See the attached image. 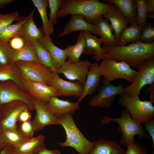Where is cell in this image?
Instances as JSON below:
<instances>
[{"label": "cell", "mask_w": 154, "mask_h": 154, "mask_svg": "<svg viewBox=\"0 0 154 154\" xmlns=\"http://www.w3.org/2000/svg\"><path fill=\"white\" fill-rule=\"evenodd\" d=\"M118 103L129 112L132 118L141 123L153 119L154 107L150 101H142L124 93L120 95Z\"/></svg>", "instance_id": "5"}, {"label": "cell", "mask_w": 154, "mask_h": 154, "mask_svg": "<svg viewBox=\"0 0 154 154\" xmlns=\"http://www.w3.org/2000/svg\"><path fill=\"white\" fill-rule=\"evenodd\" d=\"M85 46L84 32L80 31L76 43L73 45H68L64 49L68 60L76 62L80 60L81 56L84 53Z\"/></svg>", "instance_id": "27"}, {"label": "cell", "mask_w": 154, "mask_h": 154, "mask_svg": "<svg viewBox=\"0 0 154 154\" xmlns=\"http://www.w3.org/2000/svg\"><path fill=\"white\" fill-rule=\"evenodd\" d=\"M137 70L130 84L124 88V93L135 97H139L141 90L145 85L154 84V56L144 61Z\"/></svg>", "instance_id": "8"}, {"label": "cell", "mask_w": 154, "mask_h": 154, "mask_svg": "<svg viewBox=\"0 0 154 154\" xmlns=\"http://www.w3.org/2000/svg\"><path fill=\"white\" fill-rule=\"evenodd\" d=\"M142 27L137 24H130L122 31L117 41V46L126 45L129 42H134L140 40Z\"/></svg>", "instance_id": "29"}, {"label": "cell", "mask_w": 154, "mask_h": 154, "mask_svg": "<svg viewBox=\"0 0 154 154\" xmlns=\"http://www.w3.org/2000/svg\"><path fill=\"white\" fill-rule=\"evenodd\" d=\"M84 33L86 42L84 53L86 55L96 56L102 55L106 52L105 49L101 46L103 41L101 38H98L88 32H84Z\"/></svg>", "instance_id": "25"}, {"label": "cell", "mask_w": 154, "mask_h": 154, "mask_svg": "<svg viewBox=\"0 0 154 154\" xmlns=\"http://www.w3.org/2000/svg\"><path fill=\"white\" fill-rule=\"evenodd\" d=\"M59 124L64 128L66 136L65 141L58 142L62 147H70L74 149L79 154H88L92 150L94 142L88 139L78 129L72 117L69 114L58 119Z\"/></svg>", "instance_id": "4"}, {"label": "cell", "mask_w": 154, "mask_h": 154, "mask_svg": "<svg viewBox=\"0 0 154 154\" xmlns=\"http://www.w3.org/2000/svg\"><path fill=\"white\" fill-rule=\"evenodd\" d=\"M35 9L31 12L23 23L21 37L25 40L31 42L39 41L44 36L43 30L37 27L34 19V14Z\"/></svg>", "instance_id": "23"}, {"label": "cell", "mask_w": 154, "mask_h": 154, "mask_svg": "<svg viewBox=\"0 0 154 154\" xmlns=\"http://www.w3.org/2000/svg\"><path fill=\"white\" fill-rule=\"evenodd\" d=\"M45 137L40 135L33 137L14 148L15 154H33L36 150L44 143Z\"/></svg>", "instance_id": "31"}, {"label": "cell", "mask_w": 154, "mask_h": 154, "mask_svg": "<svg viewBox=\"0 0 154 154\" xmlns=\"http://www.w3.org/2000/svg\"><path fill=\"white\" fill-rule=\"evenodd\" d=\"M6 145L4 143L1 137L0 132V152Z\"/></svg>", "instance_id": "50"}, {"label": "cell", "mask_w": 154, "mask_h": 154, "mask_svg": "<svg viewBox=\"0 0 154 154\" xmlns=\"http://www.w3.org/2000/svg\"><path fill=\"white\" fill-rule=\"evenodd\" d=\"M125 154H147L146 148L140 143L135 141L128 144Z\"/></svg>", "instance_id": "41"}, {"label": "cell", "mask_w": 154, "mask_h": 154, "mask_svg": "<svg viewBox=\"0 0 154 154\" xmlns=\"http://www.w3.org/2000/svg\"><path fill=\"white\" fill-rule=\"evenodd\" d=\"M27 108L30 110L26 104L20 101L0 105V131L17 129L16 123L19 116Z\"/></svg>", "instance_id": "10"}, {"label": "cell", "mask_w": 154, "mask_h": 154, "mask_svg": "<svg viewBox=\"0 0 154 154\" xmlns=\"http://www.w3.org/2000/svg\"><path fill=\"white\" fill-rule=\"evenodd\" d=\"M40 14L42 24V30L44 35L50 36L54 31L53 25L48 18L47 9L48 7V0H32Z\"/></svg>", "instance_id": "28"}, {"label": "cell", "mask_w": 154, "mask_h": 154, "mask_svg": "<svg viewBox=\"0 0 154 154\" xmlns=\"http://www.w3.org/2000/svg\"><path fill=\"white\" fill-rule=\"evenodd\" d=\"M23 86L24 90L33 98L46 104L52 97L58 96L54 87L42 83L23 79Z\"/></svg>", "instance_id": "14"}, {"label": "cell", "mask_w": 154, "mask_h": 154, "mask_svg": "<svg viewBox=\"0 0 154 154\" xmlns=\"http://www.w3.org/2000/svg\"><path fill=\"white\" fill-rule=\"evenodd\" d=\"M103 18L109 20L114 31L115 39L117 41L123 29L129 24L127 19L117 7L103 15Z\"/></svg>", "instance_id": "21"}, {"label": "cell", "mask_w": 154, "mask_h": 154, "mask_svg": "<svg viewBox=\"0 0 154 154\" xmlns=\"http://www.w3.org/2000/svg\"><path fill=\"white\" fill-rule=\"evenodd\" d=\"M23 80L19 69L15 63L12 62L7 65L0 66V82L13 81L24 90Z\"/></svg>", "instance_id": "26"}, {"label": "cell", "mask_w": 154, "mask_h": 154, "mask_svg": "<svg viewBox=\"0 0 154 154\" xmlns=\"http://www.w3.org/2000/svg\"><path fill=\"white\" fill-rule=\"evenodd\" d=\"M147 11V17L154 18V0H146Z\"/></svg>", "instance_id": "46"}, {"label": "cell", "mask_w": 154, "mask_h": 154, "mask_svg": "<svg viewBox=\"0 0 154 154\" xmlns=\"http://www.w3.org/2000/svg\"><path fill=\"white\" fill-rule=\"evenodd\" d=\"M2 140L6 145L16 147L28 139L24 136L18 129L2 130L0 131Z\"/></svg>", "instance_id": "32"}, {"label": "cell", "mask_w": 154, "mask_h": 154, "mask_svg": "<svg viewBox=\"0 0 154 154\" xmlns=\"http://www.w3.org/2000/svg\"><path fill=\"white\" fill-rule=\"evenodd\" d=\"M101 121L102 124L104 125L107 124L112 121L117 123L119 125L118 131L122 134L121 144L125 147L129 143L135 141L134 137L135 135H138L141 139L150 137L141 123L133 119L125 108L121 111V115L119 117L113 118L106 116L101 119Z\"/></svg>", "instance_id": "3"}, {"label": "cell", "mask_w": 154, "mask_h": 154, "mask_svg": "<svg viewBox=\"0 0 154 154\" xmlns=\"http://www.w3.org/2000/svg\"><path fill=\"white\" fill-rule=\"evenodd\" d=\"M101 76L99 64L96 62L91 63L83 85L82 94L78 98L77 102L80 103L86 96L92 94L96 90L99 85Z\"/></svg>", "instance_id": "17"}, {"label": "cell", "mask_w": 154, "mask_h": 154, "mask_svg": "<svg viewBox=\"0 0 154 154\" xmlns=\"http://www.w3.org/2000/svg\"><path fill=\"white\" fill-rule=\"evenodd\" d=\"M27 19V17L21 21L11 24L0 35V41L9 43L12 38L17 36H21L22 26Z\"/></svg>", "instance_id": "34"}, {"label": "cell", "mask_w": 154, "mask_h": 154, "mask_svg": "<svg viewBox=\"0 0 154 154\" xmlns=\"http://www.w3.org/2000/svg\"><path fill=\"white\" fill-rule=\"evenodd\" d=\"M79 103L60 99L57 96L52 97L46 104L51 113L58 119L66 114H73L79 108Z\"/></svg>", "instance_id": "16"}, {"label": "cell", "mask_w": 154, "mask_h": 154, "mask_svg": "<svg viewBox=\"0 0 154 154\" xmlns=\"http://www.w3.org/2000/svg\"><path fill=\"white\" fill-rule=\"evenodd\" d=\"M18 61L39 62L31 42L26 41L25 46L21 49H12V62Z\"/></svg>", "instance_id": "30"}, {"label": "cell", "mask_w": 154, "mask_h": 154, "mask_svg": "<svg viewBox=\"0 0 154 154\" xmlns=\"http://www.w3.org/2000/svg\"><path fill=\"white\" fill-rule=\"evenodd\" d=\"M39 42L48 51L53 60L54 72L57 70L66 60L67 56L64 49L56 46L50 36L44 35Z\"/></svg>", "instance_id": "19"}, {"label": "cell", "mask_w": 154, "mask_h": 154, "mask_svg": "<svg viewBox=\"0 0 154 154\" xmlns=\"http://www.w3.org/2000/svg\"><path fill=\"white\" fill-rule=\"evenodd\" d=\"M20 123L17 129L21 134L28 139L33 137L35 131L32 121Z\"/></svg>", "instance_id": "40"}, {"label": "cell", "mask_w": 154, "mask_h": 154, "mask_svg": "<svg viewBox=\"0 0 154 154\" xmlns=\"http://www.w3.org/2000/svg\"><path fill=\"white\" fill-rule=\"evenodd\" d=\"M124 93V88L121 84L115 85L104 79L98 93L90 100L89 104L93 107L109 108L115 96Z\"/></svg>", "instance_id": "11"}, {"label": "cell", "mask_w": 154, "mask_h": 154, "mask_svg": "<svg viewBox=\"0 0 154 154\" xmlns=\"http://www.w3.org/2000/svg\"><path fill=\"white\" fill-rule=\"evenodd\" d=\"M96 31L94 35L100 36L103 41V45L117 46V41L113 34V30L108 20L102 16L98 18L94 22Z\"/></svg>", "instance_id": "20"}, {"label": "cell", "mask_w": 154, "mask_h": 154, "mask_svg": "<svg viewBox=\"0 0 154 154\" xmlns=\"http://www.w3.org/2000/svg\"><path fill=\"white\" fill-rule=\"evenodd\" d=\"M70 15L69 21L60 33L59 37L66 35L76 31H87L94 34L96 31L94 25L86 22L82 15L77 14Z\"/></svg>", "instance_id": "18"}, {"label": "cell", "mask_w": 154, "mask_h": 154, "mask_svg": "<svg viewBox=\"0 0 154 154\" xmlns=\"http://www.w3.org/2000/svg\"><path fill=\"white\" fill-rule=\"evenodd\" d=\"M15 63L23 79L50 86L53 72L39 62L18 61Z\"/></svg>", "instance_id": "7"}, {"label": "cell", "mask_w": 154, "mask_h": 154, "mask_svg": "<svg viewBox=\"0 0 154 154\" xmlns=\"http://www.w3.org/2000/svg\"><path fill=\"white\" fill-rule=\"evenodd\" d=\"M0 154H15L14 147L11 145H6L0 151Z\"/></svg>", "instance_id": "47"}, {"label": "cell", "mask_w": 154, "mask_h": 154, "mask_svg": "<svg viewBox=\"0 0 154 154\" xmlns=\"http://www.w3.org/2000/svg\"><path fill=\"white\" fill-rule=\"evenodd\" d=\"M137 7L136 24L142 27L148 23L147 22V11L146 0H135Z\"/></svg>", "instance_id": "35"}, {"label": "cell", "mask_w": 154, "mask_h": 154, "mask_svg": "<svg viewBox=\"0 0 154 154\" xmlns=\"http://www.w3.org/2000/svg\"><path fill=\"white\" fill-rule=\"evenodd\" d=\"M16 101L24 102L31 110H34L33 98L16 83L12 80L0 82V105Z\"/></svg>", "instance_id": "9"}, {"label": "cell", "mask_w": 154, "mask_h": 154, "mask_svg": "<svg viewBox=\"0 0 154 154\" xmlns=\"http://www.w3.org/2000/svg\"><path fill=\"white\" fill-rule=\"evenodd\" d=\"M30 111L29 108H27L22 111L19 116L17 121L22 123L31 121L32 116Z\"/></svg>", "instance_id": "45"}, {"label": "cell", "mask_w": 154, "mask_h": 154, "mask_svg": "<svg viewBox=\"0 0 154 154\" xmlns=\"http://www.w3.org/2000/svg\"><path fill=\"white\" fill-rule=\"evenodd\" d=\"M61 152L58 149L50 150L47 149L44 143H43L36 150L33 154H61Z\"/></svg>", "instance_id": "44"}, {"label": "cell", "mask_w": 154, "mask_h": 154, "mask_svg": "<svg viewBox=\"0 0 154 154\" xmlns=\"http://www.w3.org/2000/svg\"><path fill=\"white\" fill-rule=\"evenodd\" d=\"M116 7L112 3L99 0H64L56 17L59 19L69 14H79L82 15L86 22L93 25L98 18Z\"/></svg>", "instance_id": "2"}, {"label": "cell", "mask_w": 154, "mask_h": 154, "mask_svg": "<svg viewBox=\"0 0 154 154\" xmlns=\"http://www.w3.org/2000/svg\"><path fill=\"white\" fill-rule=\"evenodd\" d=\"M19 15L17 11L7 14L0 13V35L14 21L19 18Z\"/></svg>", "instance_id": "37"}, {"label": "cell", "mask_w": 154, "mask_h": 154, "mask_svg": "<svg viewBox=\"0 0 154 154\" xmlns=\"http://www.w3.org/2000/svg\"><path fill=\"white\" fill-rule=\"evenodd\" d=\"M50 12L49 20L51 23L55 25L57 22L56 15L58 10L62 6L64 0H48Z\"/></svg>", "instance_id": "38"}, {"label": "cell", "mask_w": 154, "mask_h": 154, "mask_svg": "<svg viewBox=\"0 0 154 154\" xmlns=\"http://www.w3.org/2000/svg\"><path fill=\"white\" fill-rule=\"evenodd\" d=\"M149 96L150 101L152 103L154 102V89L151 90L150 92Z\"/></svg>", "instance_id": "49"}, {"label": "cell", "mask_w": 154, "mask_h": 154, "mask_svg": "<svg viewBox=\"0 0 154 154\" xmlns=\"http://www.w3.org/2000/svg\"><path fill=\"white\" fill-rule=\"evenodd\" d=\"M91 63L88 60L76 62L66 60L57 70L58 74H62L68 79L77 80L82 85L85 82Z\"/></svg>", "instance_id": "12"}, {"label": "cell", "mask_w": 154, "mask_h": 154, "mask_svg": "<svg viewBox=\"0 0 154 154\" xmlns=\"http://www.w3.org/2000/svg\"><path fill=\"white\" fill-rule=\"evenodd\" d=\"M140 40L146 43L154 42V27L151 23H147L142 27Z\"/></svg>", "instance_id": "39"}, {"label": "cell", "mask_w": 154, "mask_h": 154, "mask_svg": "<svg viewBox=\"0 0 154 154\" xmlns=\"http://www.w3.org/2000/svg\"><path fill=\"white\" fill-rule=\"evenodd\" d=\"M13 0H0V8L10 4L13 2Z\"/></svg>", "instance_id": "48"}, {"label": "cell", "mask_w": 154, "mask_h": 154, "mask_svg": "<svg viewBox=\"0 0 154 154\" xmlns=\"http://www.w3.org/2000/svg\"><path fill=\"white\" fill-rule=\"evenodd\" d=\"M26 41L21 36H17L11 39L9 43L10 48L14 50H18L23 47Z\"/></svg>", "instance_id": "42"}, {"label": "cell", "mask_w": 154, "mask_h": 154, "mask_svg": "<svg viewBox=\"0 0 154 154\" xmlns=\"http://www.w3.org/2000/svg\"></svg>", "instance_id": "51"}, {"label": "cell", "mask_w": 154, "mask_h": 154, "mask_svg": "<svg viewBox=\"0 0 154 154\" xmlns=\"http://www.w3.org/2000/svg\"><path fill=\"white\" fill-rule=\"evenodd\" d=\"M12 49L9 43L0 41V66L9 64L12 63Z\"/></svg>", "instance_id": "36"}, {"label": "cell", "mask_w": 154, "mask_h": 154, "mask_svg": "<svg viewBox=\"0 0 154 154\" xmlns=\"http://www.w3.org/2000/svg\"><path fill=\"white\" fill-rule=\"evenodd\" d=\"M57 72H53L50 86L57 91L58 96H74L79 98L81 96L83 86L79 82H72L61 78Z\"/></svg>", "instance_id": "15"}, {"label": "cell", "mask_w": 154, "mask_h": 154, "mask_svg": "<svg viewBox=\"0 0 154 154\" xmlns=\"http://www.w3.org/2000/svg\"><path fill=\"white\" fill-rule=\"evenodd\" d=\"M39 62L54 72L52 59L48 51L39 41L31 42Z\"/></svg>", "instance_id": "33"}, {"label": "cell", "mask_w": 154, "mask_h": 154, "mask_svg": "<svg viewBox=\"0 0 154 154\" xmlns=\"http://www.w3.org/2000/svg\"><path fill=\"white\" fill-rule=\"evenodd\" d=\"M94 147L88 154H125L126 150L121 146L112 140L100 139L94 141ZM73 154H76L73 153Z\"/></svg>", "instance_id": "22"}, {"label": "cell", "mask_w": 154, "mask_h": 154, "mask_svg": "<svg viewBox=\"0 0 154 154\" xmlns=\"http://www.w3.org/2000/svg\"><path fill=\"white\" fill-rule=\"evenodd\" d=\"M33 103L36 114L32 122L35 131L41 130L47 125L59 124L58 119L50 112L46 103L34 98Z\"/></svg>", "instance_id": "13"}, {"label": "cell", "mask_w": 154, "mask_h": 154, "mask_svg": "<svg viewBox=\"0 0 154 154\" xmlns=\"http://www.w3.org/2000/svg\"><path fill=\"white\" fill-rule=\"evenodd\" d=\"M106 50L103 54L93 56L96 62L104 59L124 61L137 70L145 60L154 56V42H144L140 40L124 46H111L103 45Z\"/></svg>", "instance_id": "1"}, {"label": "cell", "mask_w": 154, "mask_h": 154, "mask_svg": "<svg viewBox=\"0 0 154 154\" xmlns=\"http://www.w3.org/2000/svg\"><path fill=\"white\" fill-rule=\"evenodd\" d=\"M103 1L114 4L122 13L129 24H137V9L135 0H105Z\"/></svg>", "instance_id": "24"}, {"label": "cell", "mask_w": 154, "mask_h": 154, "mask_svg": "<svg viewBox=\"0 0 154 154\" xmlns=\"http://www.w3.org/2000/svg\"><path fill=\"white\" fill-rule=\"evenodd\" d=\"M99 68L104 80L110 82L122 78L131 83L137 73V71L126 62L113 59L102 60L99 64Z\"/></svg>", "instance_id": "6"}, {"label": "cell", "mask_w": 154, "mask_h": 154, "mask_svg": "<svg viewBox=\"0 0 154 154\" xmlns=\"http://www.w3.org/2000/svg\"><path fill=\"white\" fill-rule=\"evenodd\" d=\"M143 126L152 139L154 146V119L143 123Z\"/></svg>", "instance_id": "43"}]
</instances>
